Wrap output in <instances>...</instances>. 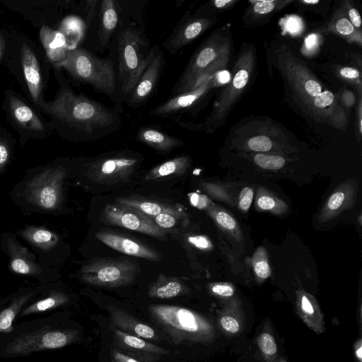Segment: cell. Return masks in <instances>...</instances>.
I'll return each instance as SVG.
<instances>
[{"instance_id": "1", "label": "cell", "mask_w": 362, "mask_h": 362, "mask_svg": "<svg viewBox=\"0 0 362 362\" xmlns=\"http://www.w3.org/2000/svg\"><path fill=\"white\" fill-rule=\"evenodd\" d=\"M58 83L54 99L43 100L39 110L48 117L52 130L72 141H94L117 132L122 117L115 110L77 94L59 68H53Z\"/></svg>"}, {"instance_id": "2", "label": "cell", "mask_w": 362, "mask_h": 362, "mask_svg": "<svg viewBox=\"0 0 362 362\" xmlns=\"http://www.w3.org/2000/svg\"><path fill=\"white\" fill-rule=\"evenodd\" d=\"M275 56L277 67L303 111L317 122L346 131L347 115L335 94L286 45L276 49Z\"/></svg>"}, {"instance_id": "3", "label": "cell", "mask_w": 362, "mask_h": 362, "mask_svg": "<svg viewBox=\"0 0 362 362\" xmlns=\"http://www.w3.org/2000/svg\"><path fill=\"white\" fill-rule=\"evenodd\" d=\"M3 62L28 97L39 110L48 86L51 64L42 48L23 33L8 31Z\"/></svg>"}, {"instance_id": "4", "label": "cell", "mask_w": 362, "mask_h": 362, "mask_svg": "<svg viewBox=\"0 0 362 362\" xmlns=\"http://www.w3.org/2000/svg\"><path fill=\"white\" fill-rule=\"evenodd\" d=\"M150 318L178 344L207 343L215 337L212 323L204 315L187 308L163 304L148 306Z\"/></svg>"}, {"instance_id": "5", "label": "cell", "mask_w": 362, "mask_h": 362, "mask_svg": "<svg viewBox=\"0 0 362 362\" xmlns=\"http://www.w3.org/2000/svg\"><path fill=\"white\" fill-rule=\"evenodd\" d=\"M230 41L221 33H215L194 52L185 71L172 89V95L189 91L207 78L223 71L229 62Z\"/></svg>"}, {"instance_id": "6", "label": "cell", "mask_w": 362, "mask_h": 362, "mask_svg": "<svg viewBox=\"0 0 362 362\" xmlns=\"http://www.w3.org/2000/svg\"><path fill=\"white\" fill-rule=\"evenodd\" d=\"M255 65V52L252 47L241 50L235 64L231 79L216 100L212 111L201 124L178 120L177 124L191 130H202L209 133L222 126L229 112L245 90Z\"/></svg>"}, {"instance_id": "7", "label": "cell", "mask_w": 362, "mask_h": 362, "mask_svg": "<svg viewBox=\"0 0 362 362\" xmlns=\"http://www.w3.org/2000/svg\"><path fill=\"white\" fill-rule=\"evenodd\" d=\"M119 79L124 93L129 94L146 69L152 54L148 41L134 25L122 29L118 35Z\"/></svg>"}, {"instance_id": "8", "label": "cell", "mask_w": 362, "mask_h": 362, "mask_svg": "<svg viewBox=\"0 0 362 362\" xmlns=\"http://www.w3.org/2000/svg\"><path fill=\"white\" fill-rule=\"evenodd\" d=\"M56 68L64 69L76 81L90 85L98 92L112 94L116 88L115 71L110 58L100 59L80 47L68 50Z\"/></svg>"}, {"instance_id": "9", "label": "cell", "mask_w": 362, "mask_h": 362, "mask_svg": "<svg viewBox=\"0 0 362 362\" xmlns=\"http://www.w3.org/2000/svg\"><path fill=\"white\" fill-rule=\"evenodd\" d=\"M1 109L6 121L18 133L21 146L30 139H43L53 133L41 112L12 88L4 90Z\"/></svg>"}, {"instance_id": "10", "label": "cell", "mask_w": 362, "mask_h": 362, "mask_svg": "<svg viewBox=\"0 0 362 362\" xmlns=\"http://www.w3.org/2000/svg\"><path fill=\"white\" fill-rule=\"evenodd\" d=\"M139 273L138 264L128 259L97 258L84 264L81 279L88 284L117 288L132 283Z\"/></svg>"}, {"instance_id": "11", "label": "cell", "mask_w": 362, "mask_h": 362, "mask_svg": "<svg viewBox=\"0 0 362 362\" xmlns=\"http://www.w3.org/2000/svg\"><path fill=\"white\" fill-rule=\"evenodd\" d=\"M66 175L64 166L47 168L37 174L25 185L28 202L45 210L56 209L62 202V184Z\"/></svg>"}, {"instance_id": "12", "label": "cell", "mask_w": 362, "mask_h": 362, "mask_svg": "<svg viewBox=\"0 0 362 362\" xmlns=\"http://www.w3.org/2000/svg\"><path fill=\"white\" fill-rule=\"evenodd\" d=\"M141 158L128 152H116L95 158L88 164L86 175L94 182L109 184L128 178L138 168Z\"/></svg>"}, {"instance_id": "13", "label": "cell", "mask_w": 362, "mask_h": 362, "mask_svg": "<svg viewBox=\"0 0 362 362\" xmlns=\"http://www.w3.org/2000/svg\"><path fill=\"white\" fill-rule=\"evenodd\" d=\"M76 337L75 331L45 328L18 337L8 345L6 351L13 356L27 355L64 347L72 343Z\"/></svg>"}, {"instance_id": "14", "label": "cell", "mask_w": 362, "mask_h": 362, "mask_svg": "<svg viewBox=\"0 0 362 362\" xmlns=\"http://www.w3.org/2000/svg\"><path fill=\"white\" fill-rule=\"evenodd\" d=\"M6 8L21 14L33 26L52 28L59 20L64 9L72 1L61 0H0Z\"/></svg>"}, {"instance_id": "15", "label": "cell", "mask_w": 362, "mask_h": 362, "mask_svg": "<svg viewBox=\"0 0 362 362\" xmlns=\"http://www.w3.org/2000/svg\"><path fill=\"white\" fill-rule=\"evenodd\" d=\"M101 220L109 225L146 234L159 239L168 233L158 227L154 221L139 211L122 204H107L101 213Z\"/></svg>"}, {"instance_id": "16", "label": "cell", "mask_w": 362, "mask_h": 362, "mask_svg": "<svg viewBox=\"0 0 362 362\" xmlns=\"http://www.w3.org/2000/svg\"><path fill=\"white\" fill-rule=\"evenodd\" d=\"M217 74L207 78L193 90L173 96L155 107L149 112V114L160 117H173L189 112L200 105L209 93L219 85Z\"/></svg>"}, {"instance_id": "17", "label": "cell", "mask_w": 362, "mask_h": 362, "mask_svg": "<svg viewBox=\"0 0 362 362\" xmlns=\"http://www.w3.org/2000/svg\"><path fill=\"white\" fill-rule=\"evenodd\" d=\"M215 22V17L185 14L162 46L169 54L174 55L196 40Z\"/></svg>"}, {"instance_id": "18", "label": "cell", "mask_w": 362, "mask_h": 362, "mask_svg": "<svg viewBox=\"0 0 362 362\" xmlns=\"http://www.w3.org/2000/svg\"><path fill=\"white\" fill-rule=\"evenodd\" d=\"M165 64L163 52L154 45L150 60L136 86L129 93V105L136 107L143 105L156 89Z\"/></svg>"}, {"instance_id": "19", "label": "cell", "mask_w": 362, "mask_h": 362, "mask_svg": "<svg viewBox=\"0 0 362 362\" xmlns=\"http://www.w3.org/2000/svg\"><path fill=\"white\" fill-rule=\"evenodd\" d=\"M95 236L105 245L122 253L151 261L160 259L159 254L152 248L124 234L101 230Z\"/></svg>"}, {"instance_id": "20", "label": "cell", "mask_w": 362, "mask_h": 362, "mask_svg": "<svg viewBox=\"0 0 362 362\" xmlns=\"http://www.w3.org/2000/svg\"><path fill=\"white\" fill-rule=\"evenodd\" d=\"M39 40L52 68L57 67L68 52L64 36L57 29L43 25L39 29Z\"/></svg>"}, {"instance_id": "21", "label": "cell", "mask_w": 362, "mask_h": 362, "mask_svg": "<svg viewBox=\"0 0 362 362\" xmlns=\"http://www.w3.org/2000/svg\"><path fill=\"white\" fill-rule=\"evenodd\" d=\"M6 248L10 259V268L13 272L30 276L41 274V268L36 262L35 256L14 238L7 239Z\"/></svg>"}, {"instance_id": "22", "label": "cell", "mask_w": 362, "mask_h": 362, "mask_svg": "<svg viewBox=\"0 0 362 362\" xmlns=\"http://www.w3.org/2000/svg\"><path fill=\"white\" fill-rule=\"evenodd\" d=\"M355 192L356 189L351 184L346 183L338 187L322 209L318 216L319 221H329L351 208L354 202Z\"/></svg>"}, {"instance_id": "23", "label": "cell", "mask_w": 362, "mask_h": 362, "mask_svg": "<svg viewBox=\"0 0 362 362\" xmlns=\"http://www.w3.org/2000/svg\"><path fill=\"white\" fill-rule=\"evenodd\" d=\"M108 309L117 329L142 339L158 340V336L151 327L140 322L125 310L111 305Z\"/></svg>"}, {"instance_id": "24", "label": "cell", "mask_w": 362, "mask_h": 362, "mask_svg": "<svg viewBox=\"0 0 362 362\" xmlns=\"http://www.w3.org/2000/svg\"><path fill=\"white\" fill-rule=\"evenodd\" d=\"M296 310L309 328L317 334L325 332L323 315L313 296L299 290L297 292Z\"/></svg>"}, {"instance_id": "25", "label": "cell", "mask_w": 362, "mask_h": 362, "mask_svg": "<svg viewBox=\"0 0 362 362\" xmlns=\"http://www.w3.org/2000/svg\"><path fill=\"white\" fill-rule=\"evenodd\" d=\"M136 139L158 151L165 153L185 145L182 140L149 127L139 129L136 134Z\"/></svg>"}, {"instance_id": "26", "label": "cell", "mask_w": 362, "mask_h": 362, "mask_svg": "<svg viewBox=\"0 0 362 362\" xmlns=\"http://www.w3.org/2000/svg\"><path fill=\"white\" fill-rule=\"evenodd\" d=\"M116 203L132 208L151 218L163 212L185 213L182 206L180 204H169L134 197H119Z\"/></svg>"}, {"instance_id": "27", "label": "cell", "mask_w": 362, "mask_h": 362, "mask_svg": "<svg viewBox=\"0 0 362 362\" xmlns=\"http://www.w3.org/2000/svg\"><path fill=\"white\" fill-rule=\"evenodd\" d=\"M119 11L117 1L103 0L100 2L98 35L103 47L107 45L117 26Z\"/></svg>"}, {"instance_id": "28", "label": "cell", "mask_w": 362, "mask_h": 362, "mask_svg": "<svg viewBox=\"0 0 362 362\" xmlns=\"http://www.w3.org/2000/svg\"><path fill=\"white\" fill-rule=\"evenodd\" d=\"M188 287L180 279L160 274L148 286V296L153 298H171L189 293Z\"/></svg>"}, {"instance_id": "29", "label": "cell", "mask_w": 362, "mask_h": 362, "mask_svg": "<svg viewBox=\"0 0 362 362\" xmlns=\"http://www.w3.org/2000/svg\"><path fill=\"white\" fill-rule=\"evenodd\" d=\"M191 165V158L182 155L160 163L150 170L145 176L146 180H156L170 176L183 175Z\"/></svg>"}, {"instance_id": "30", "label": "cell", "mask_w": 362, "mask_h": 362, "mask_svg": "<svg viewBox=\"0 0 362 362\" xmlns=\"http://www.w3.org/2000/svg\"><path fill=\"white\" fill-rule=\"evenodd\" d=\"M115 341L123 349L129 351L151 353L154 354H167L168 350L149 343L142 338L115 329L114 331Z\"/></svg>"}, {"instance_id": "31", "label": "cell", "mask_w": 362, "mask_h": 362, "mask_svg": "<svg viewBox=\"0 0 362 362\" xmlns=\"http://www.w3.org/2000/svg\"><path fill=\"white\" fill-rule=\"evenodd\" d=\"M21 235L31 245L42 250H49L57 246L59 236L46 228L27 226L21 230Z\"/></svg>"}, {"instance_id": "32", "label": "cell", "mask_w": 362, "mask_h": 362, "mask_svg": "<svg viewBox=\"0 0 362 362\" xmlns=\"http://www.w3.org/2000/svg\"><path fill=\"white\" fill-rule=\"evenodd\" d=\"M86 28L82 20L76 16H65L59 23L57 30L64 36L68 50L78 47Z\"/></svg>"}, {"instance_id": "33", "label": "cell", "mask_w": 362, "mask_h": 362, "mask_svg": "<svg viewBox=\"0 0 362 362\" xmlns=\"http://www.w3.org/2000/svg\"><path fill=\"white\" fill-rule=\"evenodd\" d=\"M328 30L343 37L349 43L361 45V31L356 30L342 11H337L331 20Z\"/></svg>"}, {"instance_id": "34", "label": "cell", "mask_w": 362, "mask_h": 362, "mask_svg": "<svg viewBox=\"0 0 362 362\" xmlns=\"http://www.w3.org/2000/svg\"><path fill=\"white\" fill-rule=\"evenodd\" d=\"M34 291L22 294L0 313V333H8L13 330L12 323L23 306L33 296Z\"/></svg>"}, {"instance_id": "35", "label": "cell", "mask_w": 362, "mask_h": 362, "mask_svg": "<svg viewBox=\"0 0 362 362\" xmlns=\"http://www.w3.org/2000/svg\"><path fill=\"white\" fill-rule=\"evenodd\" d=\"M68 301L69 298L65 293L60 291H52L45 298L35 302L26 307L21 312V315L24 316L52 310L66 304Z\"/></svg>"}, {"instance_id": "36", "label": "cell", "mask_w": 362, "mask_h": 362, "mask_svg": "<svg viewBox=\"0 0 362 362\" xmlns=\"http://www.w3.org/2000/svg\"><path fill=\"white\" fill-rule=\"evenodd\" d=\"M291 0H250V13L257 19L264 18L291 3Z\"/></svg>"}, {"instance_id": "37", "label": "cell", "mask_w": 362, "mask_h": 362, "mask_svg": "<svg viewBox=\"0 0 362 362\" xmlns=\"http://www.w3.org/2000/svg\"><path fill=\"white\" fill-rule=\"evenodd\" d=\"M15 139L6 129L0 127V173L8 165L12 155Z\"/></svg>"}, {"instance_id": "38", "label": "cell", "mask_w": 362, "mask_h": 362, "mask_svg": "<svg viewBox=\"0 0 362 362\" xmlns=\"http://www.w3.org/2000/svg\"><path fill=\"white\" fill-rule=\"evenodd\" d=\"M207 212L221 229L230 233L237 231L238 225L235 220L225 211L209 206L207 209Z\"/></svg>"}, {"instance_id": "39", "label": "cell", "mask_w": 362, "mask_h": 362, "mask_svg": "<svg viewBox=\"0 0 362 362\" xmlns=\"http://www.w3.org/2000/svg\"><path fill=\"white\" fill-rule=\"evenodd\" d=\"M257 205L262 210L276 214L282 213L287 208L284 202L268 194H258Z\"/></svg>"}, {"instance_id": "40", "label": "cell", "mask_w": 362, "mask_h": 362, "mask_svg": "<svg viewBox=\"0 0 362 362\" xmlns=\"http://www.w3.org/2000/svg\"><path fill=\"white\" fill-rule=\"evenodd\" d=\"M253 159L256 165L265 170H276L285 164L284 158L279 155L257 153Z\"/></svg>"}, {"instance_id": "41", "label": "cell", "mask_w": 362, "mask_h": 362, "mask_svg": "<svg viewBox=\"0 0 362 362\" xmlns=\"http://www.w3.org/2000/svg\"><path fill=\"white\" fill-rule=\"evenodd\" d=\"M187 218L185 212L182 214L163 212L152 219L158 227L167 230L173 228L179 223L180 221H184Z\"/></svg>"}, {"instance_id": "42", "label": "cell", "mask_w": 362, "mask_h": 362, "mask_svg": "<svg viewBox=\"0 0 362 362\" xmlns=\"http://www.w3.org/2000/svg\"><path fill=\"white\" fill-rule=\"evenodd\" d=\"M253 267L257 276L261 279H267L271 274V269L267 259V254L262 247H259L254 255Z\"/></svg>"}, {"instance_id": "43", "label": "cell", "mask_w": 362, "mask_h": 362, "mask_svg": "<svg viewBox=\"0 0 362 362\" xmlns=\"http://www.w3.org/2000/svg\"><path fill=\"white\" fill-rule=\"evenodd\" d=\"M247 147L256 152H267L273 147L272 139L267 134H256L250 136L246 141Z\"/></svg>"}, {"instance_id": "44", "label": "cell", "mask_w": 362, "mask_h": 362, "mask_svg": "<svg viewBox=\"0 0 362 362\" xmlns=\"http://www.w3.org/2000/svg\"><path fill=\"white\" fill-rule=\"evenodd\" d=\"M257 344L262 353L267 357H273L277 352L274 338L268 332H263L257 337Z\"/></svg>"}, {"instance_id": "45", "label": "cell", "mask_w": 362, "mask_h": 362, "mask_svg": "<svg viewBox=\"0 0 362 362\" xmlns=\"http://www.w3.org/2000/svg\"><path fill=\"white\" fill-rule=\"evenodd\" d=\"M337 74L341 79L357 86L359 91H361V75L358 69L354 67L343 66L337 70Z\"/></svg>"}, {"instance_id": "46", "label": "cell", "mask_w": 362, "mask_h": 362, "mask_svg": "<svg viewBox=\"0 0 362 362\" xmlns=\"http://www.w3.org/2000/svg\"><path fill=\"white\" fill-rule=\"evenodd\" d=\"M218 322L222 329L230 334L238 333L240 329L238 320L232 315H221Z\"/></svg>"}, {"instance_id": "47", "label": "cell", "mask_w": 362, "mask_h": 362, "mask_svg": "<svg viewBox=\"0 0 362 362\" xmlns=\"http://www.w3.org/2000/svg\"><path fill=\"white\" fill-rule=\"evenodd\" d=\"M342 11L358 30L361 31V18L358 10L349 1H346L343 6Z\"/></svg>"}, {"instance_id": "48", "label": "cell", "mask_w": 362, "mask_h": 362, "mask_svg": "<svg viewBox=\"0 0 362 362\" xmlns=\"http://www.w3.org/2000/svg\"><path fill=\"white\" fill-rule=\"evenodd\" d=\"M321 42V36L318 33L309 34L304 40L302 52L304 54L310 55L317 50Z\"/></svg>"}, {"instance_id": "49", "label": "cell", "mask_w": 362, "mask_h": 362, "mask_svg": "<svg viewBox=\"0 0 362 362\" xmlns=\"http://www.w3.org/2000/svg\"><path fill=\"white\" fill-rule=\"evenodd\" d=\"M187 240L191 245L200 250L208 251L213 248L211 240L203 235H189Z\"/></svg>"}, {"instance_id": "50", "label": "cell", "mask_w": 362, "mask_h": 362, "mask_svg": "<svg viewBox=\"0 0 362 362\" xmlns=\"http://www.w3.org/2000/svg\"><path fill=\"white\" fill-rule=\"evenodd\" d=\"M284 28L290 34H298L303 29V21L298 16H289L284 21Z\"/></svg>"}, {"instance_id": "51", "label": "cell", "mask_w": 362, "mask_h": 362, "mask_svg": "<svg viewBox=\"0 0 362 362\" xmlns=\"http://www.w3.org/2000/svg\"><path fill=\"white\" fill-rule=\"evenodd\" d=\"M254 192L253 190L250 187H245L242 189L238 202V206L240 209L244 212L247 211L250 209L252 199Z\"/></svg>"}, {"instance_id": "52", "label": "cell", "mask_w": 362, "mask_h": 362, "mask_svg": "<svg viewBox=\"0 0 362 362\" xmlns=\"http://www.w3.org/2000/svg\"><path fill=\"white\" fill-rule=\"evenodd\" d=\"M211 291L218 296L230 297L234 293V289L228 284L218 283L210 285Z\"/></svg>"}, {"instance_id": "53", "label": "cell", "mask_w": 362, "mask_h": 362, "mask_svg": "<svg viewBox=\"0 0 362 362\" xmlns=\"http://www.w3.org/2000/svg\"><path fill=\"white\" fill-rule=\"evenodd\" d=\"M189 199L191 204L198 209H205L210 206V201L206 195L190 193L189 194Z\"/></svg>"}, {"instance_id": "54", "label": "cell", "mask_w": 362, "mask_h": 362, "mask_svg": "<svg viewBox=\"0 0 362 362\" xmlns=\"http://www.w3.org/2000/svg\"><path fill=\"white\" fill-rule=\"evenodd\" d=\"M8 38V31L4 29H0V63L3 62L6 52Z\"/></svg>"}, {"instance_id": "55", "label": "cell", "mask_w": 362, "mask_h": 362, "mask_svg": "<svg viewBox=\"0 0 362 362\" xmlns=\"http://www.w3.org/2000/svg\"><path fill=\"white\" fill-rule=\"evenodd\" d=\"M113 362H141L134 358L117 351H112Z\"/></svg>"}, {"instance_id": "56", "label": "cell", "mask_w": 362, "mask_h": 362, "mask_svg": "<svg viewBox=\"0 0 362 362\" xmlns=\"http://www.w3.org/2000/svg\"><path fill=\"white\" fill-rule=\"evenodd\" d=\"M236 2V0H215L211 4L216 8L225 9L232 6Z\"/></svg>"}, {"instance_id": "57", "label": "cell", "mask_w": 362, "mask_h": 362, "mask_svg": "<svg viewBox=\"0 0 362 362\" xmlns=\"http://www.w3.org/2000/svg\"><path fill=\"white\" fill-rule=\"evenodd\" d=\"M361 341L359 340L356 344V356H357L359 362L361 361L362 358Z\"/></svg>"}, {"instance_id": "58", "label": "cell", "mask_w": 362, "mask_h": 362, "mask_svg": "<svg viewBox=\"0 0 362 362\" xmlns=\"http://www.w3.org/2000/svg\"><path fill=\"white\" fill-rule=\"evenodd\" d=\"M300 2L303 4H305L314 5V4H317L320 2V1H318V0H311V1L304 0Z\"/></svg>"}, {"instance_id": "59", "label": "cell", "mask_w": 362, "mask_h": 362, "mask_svg": "<svg viewBox=\"0 0 362 362\" xmlns=\"http://www.w3.org/2000/svg\"><path fill=\"white\" fill-rule=\"evenodd\" d=\"M280 362H287V361H285V360H284V359H281V360L280 361Z\"/></svg>"}]
</instances>
